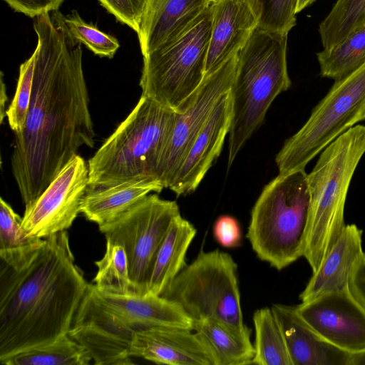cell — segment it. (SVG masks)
Instances as JSON below:
<instances>
[{"label":"cell","instance_id":"cell-27","mask_svg":"<svg viewBox=\"0 0 365 365\" xmlns=\"http://www.w3.org/2000/svg\"><path fill=\"white\" fill-rule=\"evenodd\" d=\"M253 323L255 352L252 364L292 365L282 330L272 309L264 307L256 310Z\"/></svg>","mask_w":365,"mask_h":365},{"label":"cell","instance_id":"cell-35","mask_svg":"<svg viewBox=\"0 0 365 365\" xmlns=\"http://www.w3.org/2000/svg\"><path fill=\"white\" fill-rule=\"evenodd\" d=\"M17 12L35 18L57 11L64 0H4Z\"/></svg>","mask_w":365,"mask_h":365},{"label":"cell","instance_id":"cell-1","mask_svg":"<svg viewBox=\"0 0 365 365\" xmlns=\"http://www.w3.org/2000/svg\"><path fill=\"white\" fill-rule=\"evenodd\" d=\"M33 89L21 131L14 133L11 168L25 207L46 190L95 132L81 43L58 11L35 17Z\"/></svg>","mask_w":365,"mask_h":365},{"label":"cell","instance_id":"cell-38","mask_svg":"<svg viewBox=\"0 0 365 365\" xmlns=\"http://www.w3.org/2000/svg\"><path fill=\"white\" fill-rule=\"evenodd\" d=\"M315 0H298L297 13L300 12L304 8L312 4Z\"/></svg>","mask_w":365,"mask_h":365},{"label":"cell","instance_id":"cell-18","mask_svg":"<svg viewBox=\"0 0 365 365\" xmlns=\"http://www.w3.org/2000/svg\"><path fill=\"white\" fill-rule=\"evenodd\" d=\"M212 3L211 0H148L138 32L143 56L178 38Z\"/></svg>","mask_w":365,"mask_h":365},{"label":"cell","instance_id":"cell-32","mask_svg":"<svg viewBox=\"0 0 365 365\" xmlns=\"http://www.w3.org/2000/svg\"><path fill=\"white\" fill-rule=\"evenodd\" d=\"M259 11L258 27L288 35L296 25L298 0H252Z\"/></svg>","mask_w":365,"mask_h":365},{"label":"cell","instance_id":"cell-12","mask_svg":"<svg viewBox=\"0 0 365 365\" xmlns=\"http://www.w3.org/2000/svg\"><path fill=\"white\" fill-rule=\"evenodd\" d=\"M88 174L85 160L73 156L41 195L25 207L21 225L26 233L46 238L68 229L81 212Z\"/></svg>","mask_w":365,"mask_h":365},{"label":"cell","instance_id":"cell-14","mask_svg":"<svg viewBox=\"0 0 365 365\" xmlns=\"http://www.w3.org/2000/svg\"><path fill=\"white\" fill-rule=\"evenodd\" d=\"M296 309L329 343L351 354L365 351V307L349 289L302 302Z\"/></svg>","mask_w":365,"mask_h":365},{"label":"cell","instance_id":"cell-15","mask_svg":"<svg viewBox=\"0 0 365 365\" xmlns=\"http://www.w3.org/2000/svg\"><path fill=\"white\" fill-rule=\"evenodd\" d=\"M232 117L230 91L218 102L195 137L168 187L177 195L194 191L221 153Z\"/></svg>","mask_w":365,"mask_h":365},{"label":"cell","instance_id":"cell-6","mask_svg":"<svg viewBox=\"0 0 365 365\" xmlns=\"http://www.w3.org/2000/svg\"><path fill=\"white\" fill-rule=\"evenodd\" d=\"M365 153V125L358 124L326 147L307 174L309 222L303 257L316 272L343 231L349 185Z\"/></svg>","mask_w":365,"mask_h":365},{"label":"cell","instance_id":"cell-13","mask_svg":"<svg viewBox=\"0 0 365 365\" xmlns=\"http://www.w3.org/2000/svg\"><path fill=\"white\" fill-rule=\"evenodd\" d=\"M237 53L214 72L205 76L188 106L182 112L177 113L157 169V178L164 188H168L190 146L218 102L230 91Z\"/></svg>","mask_w":365,"mask_h":365},{"label":"cell","instance_id":"cell-5","mask_svg":"<svg viewBox=\"0 0 365 365\" xmlns=\"http://www.w3.org/2000/svg\"><path fill=\"white\" fill-rule=\"evenodd\" d=\"M176 115L177 112L141 95L130 113L88 160V186L158 180V166Z\"/></svg>","mask_w":365,"mask_h":365},{"label":"cell","instance_id":"cell-21","mask_svg":"<svg viewBox=\"0 0 365 365\" xmlns=\"http://www.w3.org/2000/svg\"><path fill=\"white\" fill-rule=\"evenodd\" d=\"M163 188L159 180L152 178L130 180L109 186H88L81 212L99 227L115 220L150 192H160Z\"/></svg>","mask_w":365,"mask_h":365},{"label":"cell","instance_id":"cell-17","mask_svg":"<svg viewBox=\"0 0 365 365\" xmlns=\"http://www.w3.org/2000/svg\"><path fill=\"white\" fill-rule=\"evenodd\" d=\"M130 355L159 364L215 365L197 333L176 327L155 326L138 331L131 341Z\"/></svg>","mask_w":365,"mask_h":365},{"label":"cell","instance_id":"cell-37","mask_svg":"<svg viewBox=\"0 0 365 365\" xmlns=\"http://www.w3.org/2000/svg\"><path fill=\"white\" fill-rule=\"evenodd\" d=\"M350 365H365V351L352 354Z\"/></svg>","mask_w":365,"mask_h":365},{"label":"cell","instance_id":"cell-22","mask_svg":"<svg viewBox=\"0 0 365 365\" xmlns=\"http://www.w3.org/2000/svg\"><path fill=\"white\" fill-rule=\"evenodd\" d=\"M196 232L194 225L181 214L174 218L156 255L147 294L161 296L185 267L186 254Z\"/></svg>","mask_w":365,"mask_h":365},{"label":"cell","instance_id":"cell-39","mask_svg":"<svg viewBox=\"0 0 365 365\" xmlns=\"http://www.w3.org/2000/svg\"><path fill=\"white\" fill-rule=\"evenodd\" d=\"M212 2L215 1V0H211Z\"/></svg>","mask_w":365,"mask_h":365},{"label":"cell","instance_id":"cell-31","mask_svg":"<svg viewBox=\"0 0 365 365\" xmlns=\"http://www.w3.org/2000/svg\"><path fill=\"white\" fill-rule=\"evenodd\" d=\"M63 20L72 36L95 54L112 58L118 49L120 44L115 38L83 21L76 11L63 16Z\"/></svg>","mask_w":365,"mask_h":365},{"label":"cell","instance_id":"cell-16","mask_svg":"<svg viewBox=\"0 0 365 365\" xmlns=\"http://www.w3.org/2000/svg\"><path fill=\"white\" fill-rule=\"evenodd\" d=\"M211 9L212 27L205 76L240 51L259 21L257 6L252 0H215Z\"/></svg>","mask_w":365,"mask_h":365},{"label":"cell","instance_id":"cell-7","mask_svg":"<svg viewBox=\"0 0 365 365\" xmlns=\"http://www.w3.org/2000/svg\"><path fill=\"white\" fill-rule=\"evenodd\" d=\"M309 202L304 170L278 174L264 186L252 209L246 234L261 260L282 270L303 257Z\"/></svg>","mask_w":365,"mask_h":365},{"label":"cell","instance_id":"cell-29","mask_svg":"<svg viewBox=\"0 0 365 365\" xmlns=\"http://www.w3.org/2000/svg\"><path fill=\"white\" fill-rule=\"evenodd\" d=\"M95 264L98 271L93 284L97 289L114 294H133L123 247L106 241V252Z\"/></svg>","mask_w":365,"mask_h":365},{"label":"cell","instance_id":"cell-8","mask_svg":"<svg viewBox=\"0 0 365 365\" xmlns=\"http://www.w3.org/2000/svg\"><path fill=\"white\" fill-rule=\"evenodd\" d=\"M211 5L173 41L143 56L142 96L182 112L202 83L212 27Z\"/></svg>","mask_w":365,"mask_h":365},{"label":"cell","instance_id":"cell-26","mask_svg":"<svg viewBox=\"0 0 365 365\" xmlns=\"http://www.w3.org/2000/svg\"><path fill=\"white\" fill-rule=\"evenodd\" d=\"M322 77L337 80L365 63V24L344 39L317 53Z\"/></svg>","mask_w":365,"mask_h":365},{"label":"cell","instance_id":"cell-3","mask_svg":"<svg viewBox=\"0 0 365 365\" xmlns=\"http://www.w3.org/2000/svg\"><path fill=\"white\" fill-rule=\"evenodd\" d=\"M155 326L192 329L193 321L178 304L162 296L110 293L92 283L68 335L87 349L95 364H130L135 334Z\"/></svg>","mask_w":365,"mask_h":365},{"label":"cell","instance_id":"cell-10","mask_svg":"<svg viewBox=\"0 0 365 365\" xmlns=\"http://www.w3.org/2000/svg\"><path fill=\"white\" fill-rule=\"evenodd\" d=\"M161 296L178 304L193 322L211 319L248 328L243 319L237 264L227 252L200 251Z\"/></svg>","mask_w":365,"mask_h":365},{"label":"cell","instance_id":"cell-9","mask_svg":"<svg viewBox=\"0 0 365 365\" xmlns=\"http://www.w3.org/2000/svg\"><path fill=\"white\" fill-rule=\"evenodd\" d=\"M365 120V63L335 82L302 127L282 145L275 163L279 175L304 170L326 147Z\"/></svg>","mask_w":365,"mask_h":365},{"label":"cell","instance_id":"cell-11","mask_svg":"<svg viewBox=\"0 0 365 365\" xmlns=\"http://www.w3.org/2000/svg\"><path fill=\"white\" fill-rule=\"evenodd\" d=\"M175 201L148 195L115 220L99 226L106 241L123 247L133 293L145 295L158 251L175 217Z\"/></svg>","mask_w":365,"mask_h":365},{"label":"cell","instance_id":"cell-19","mask_svg":"<svg viewBox=\"0 0 365 365\" xmlns=\"http://www.w3.org/2000/svg\"><path fill=\"white\" fill-rule=\"evenodd\" d=\"M292 365H350L351 354L329 343L298 314L296 307L274 304Z\"/></svg>","mask_w":365,"mask_h":365},{"label":"cell","instance_id":"cell-24","mask_svg":"<svg viewBox=\"0 0 365 365\" xmlns=\"http://www.w3.org/2000/svg\"><path fill=\"white\" fill-rule=\"evenodd\" d=\"M21 222L22 217L1 197L0 257L1 261L17 271L31 263L45 240V238L27 234Z\"/></svg>","mask_w":365,"mask_h":365},{"label":"cell","instance_id":"cell-33","mask_svg":"<svg viewBox=\"0 0 365 365\" xmlns=\"http://www.w3.org/2000/svg\"><path fill=\"white\" fill-rule=\"evenodd\" d=\"M118 21L128 25L137 34L148 0H98Z\"/></svg>","mask_w":365,"mask_h":365},{"label":"cell","instance_id":"cell-4","mask_svg":"<svg viewBox=\"0 0 365 365\" xmlns=\"http://www.w3.org/2000/svg\"><path fill=\"white\" fill-rule=\"evenodd\" d=\"M287 47V35L257 26L237 53L230 91L232 117L227 168L262 124L275 98L291 86Z\"/></svg>","mask_w":365,"mask_h":365},{"label":"cell","instance_id":"cell-28","mask_svg":"<svg viewBox=\"0 0 365 365\" xmlns=\"http://www.w3.org/2000/svg\"><path fill=\"white\" fill-rule=\"evenodd\" d=\"M364 24L365 0H336L319 26L323 48L334 46Z\"/></svg>","mask_w":365,"mask_h":365},{"label":"cell","instance_id":"cell-23","mask_svg":"<svg viewBox=\"0 0 365 365\" xmlns=\"http://www.w3.org/2000/svg\"><path fill=\"white\" fill-rule=\"evenodd\" d=\"M194 330L212 354L215 365L250 364L255 356L251 330L207 319L193 322Z\"/></svg>","mask_w":365,"mask_h":365},{"label":"cell","instance_id":"cell-36","mask_svg":"<svg viewBox=\"0 0 365 365\" xmlns=\"http://www.w3.org/2000/svg\"><path fill=\"white\" fill-rule=\"evenodd\" d=\"M349 289L365 307V253L355 267L349 281Z\"/></svg>","mask_w":365,"mask_h":365},{"label":"cell","instance_id":"cell-34","mask_svg":"<svg viewBox=\"0 0 365 365\" xmlns=\"http://www.w3.org/2000/svg\"><path fill=\"white\" fill-rule=\"evenodd\" d=\"M216 241L223 247L239 246L242 241V231L238 221L233 217L222 215L217 218L213 226Z\"/></svg>","mask_w":365,"mask_h":365},{"label":"cell","instance_id":"cell-2","mask_svg":"<svg viewBox=\"0 0 365 365\" xmlns=\"http://www.w3.org/2000/svg\"><path fill=\"white\" fill-rule=\"evenodd\" d=\"M88 284L66 230L46 237L21 270L1 261L0 362L68 334Z\"/></svg>","mask_w":365,"mask_h":365},{"label":"cell","instance_id":"cell-30","mask_svg":"<svg viewBox=\"0 0 365 365\" xmlns=\"http://www.w3.org/2000/svg\"><path fill=\"white\" fill-rule=\"evenodd\" d=\"M36 52L21 64L15 94L6 115L11 129L15 133L21 131L25 124L31 103Z\"/></svg>","mask_w":365,"mask_h":365},{"label":"cell","instance_id":"cell-25","mask_svg":"<svg viewBox=\"0 0 365 365\" xmlns=\"http://www.w3.org/2000/svg\"><path fill=\"white\" fill-rule=\"evenodd\" d=\"M92 360L89 351L68 334L41 346L12 355L4 365H87Z\"/></svg>","mask_w":365,"mask_h":365},{"label":"cell","instance_id":"cell-20","mask_svg":"<svg viewBox=\"0 0 365 365\" xmlns=\"http://www.w3.org/2000/svg\"><path fill=\"white\" fill-rule=\"evenodd\" d=\"M364 253L362 230L354 224L346 225L299 294L301 302L349 289L351 274Z\"/></svg>","mask_w":365,"mask_h":365}]
</instances>
